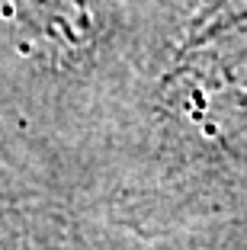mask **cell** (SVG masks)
<instances>
[{"label": "cell", "mask_w": 247, "mask_h": 250, "mask_svg": "<svg viewBox=\"0 0 247 250\" xmlns=\"http://www.w3.org/2000/svg\"><path fill=\"white\" fill-rule=\"evenodd\" d=\"M151 0H0V119L67 196L119 141Z\"/></svg>", "instance_id": "obj_1"}, {"label": "cell", "mask_w": 247, "mask_h": 250, "mask_svg": "<svg viewBox=\"0 0 247 250\" xmlns=\"http://www.w3.org/2000/svg\"><path fill=\"white\" fill-rule=\"evenodd\" d=\"M77 196L48 192L0 206V250H96L90 228L77 218Z\"/></svg>", "instance_id": "obj_2"}, {"label": "cell", "mask_w": 247, "mask_h": 250, "mask_svg": "<svg viewBox=\"0 0 247 250\" xmlns=\"http://www.w3.org/2000/svg\"><path fill=\"white\" fill-rule=\"evenodd\" d=\"M48 192H61L51 177L29 157V151L10 135L0 119V206L3 202H26Z\"/></svg>", "instance_id": "obj_3"}]
</instances>
